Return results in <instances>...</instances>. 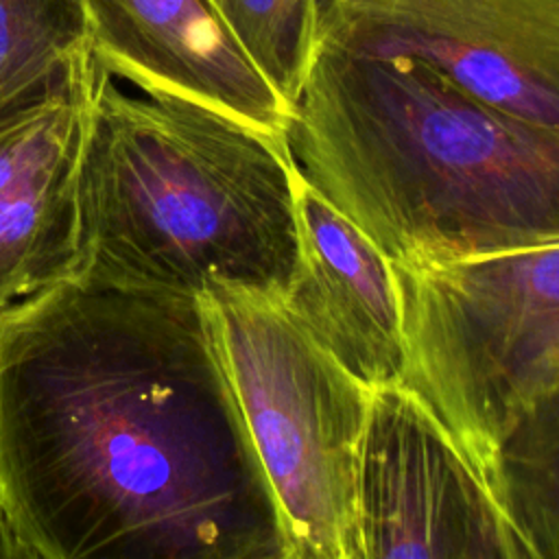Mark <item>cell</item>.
Returning a JSON list of instances; mask_svg holds the SVG:
<instances>
[{
	"label": "cell",
	"instance_id": "cell-7",
	"mask_svg": "<svg viewBox=\"0 0 559 559\" xmlns=\"http://www.w3.org/2000/svg\"><path fill=\"white\" fill-rule=\"evenodd\" d=\"M317 46L424 61L559 133V0H319Z\"/></svg>",
	"mask_w": 559,
	"mask_h": 559
},
{
	"label": "cell",
	"instance_id": "cell-11",
	"mask_svg": "<svg viewBox=\"0 0 559 559\" xmlns=\"http://www.w3.org/2000/svg\"><path fill=\"white\" fill-rule=\"evenodd\" d=\"M491 489L533 559H559V386L500 445Z\"/></svg>",
	"mask_w": 559,
	"mask_h": 559
},
{
	"label": "cell",
	"instance_id": "cell-2",
	"mask_svg": "<svg viewBox=\"0 0 559 559\" xmlns=\"http://www.w3.org/2000/svg\"><path fill=\"white\" fill-rule=\"evenodd\" d=\"M284 142L297 173L391 262L559 242V133L424 61L317 46Z\"/></svg>",
	"mask_w": 559,
	"mask_h": 559
},
{
	"label": "cell",
	"instance_id": "cell-3",
	"mask_svg": "<svg viewBox=\"0 0 559 559\" xmlns=\"http://www.w3.org/2000/svg\"><path fill=\"white\" fill-rule=\"evenodd\" d=\"M133 87L100 63L81 146L76 280L179 297L216 282L284 293L297 253L284 135Z\"/></svg>",
	"mask_w": 559,
	"mask_h": 559
},
{
	"label": "cell",
	"instance_id": "cell-13",
	"mask_svg": "<svg viewBox=\"0 0 559 559\" xmlns=\"http://www.w3.org/2000/svg\"><path fill=\"white\" fill-rule=\"evenodd\" d=\"M98 72L100 61L90 46L48 92L0 114V190L81 135Z\"/></svg>",
	"mask_w": 559,
	"mask_h": 559
},
{
	"label": "cell",
	"instance_id": "cell-5",
	"mask_svg": "<svg viewBox=\"0 0 559 559\" xmlns=\"http://www.w3.org/2000/svg\"><path fill=\"white\" fill-rule=\"evenodd\" d=\"M400 378L491 485L498 450L559 386V242L448 262H391Z\"/></svg>",
	"mask_w": 559,
	"mask_h": 559
},
{
	"label": "cell",
	"instance_id": "cell-6",
	"mask_svg": "<svg viewBox=\"0 0 559 559\" xmlns=\"http://www.w3.org/2000/svg\"><path fill=\"white\" fill-rule=\"evenodd\" d=\"M533 559L487 478L402 380L371 386L356 478V559Z\"/></svg>",
	"mask_w": 559,
	"mask_h": 559
},
{
	"label": "cell",
	"instance_id": "cell-10",
	"mask_svg": "<svg viewBox=\"0 0 559 559\" xmlns=\"http://www.w3.org/2000/svg\"><path fill=\"white\" fill-rule=\"evenodd\" d=\"M83 133L0 190V308L81 273Z\"/></svg>",
	"mask_w": 559,
	"mask_h": 559
},
{
	"label": "cell",
	"instance_id": "cell-12",
	"mask_svg": "<svg viewBox=\"0 0 559 559\" xmlns=\"http://www.w3.org/2000/svg\"><path fill=\"white\" fill-rule=\"evenodd\" d=\"M90 46L83 0H0V114L48 92Z\"/></svg>",
	"mask_w": 559,
	"mask_h": 559
},
{
	"label": "cell",
	"instance_id": "cell-8",
	"mask_svg": "<svg viewBox=\"0 0 559 559\" xmlns=\"http://www.w3.org/2000/svg\"><path fill=\"white\" fill-rule=\"evenodd\" d=\"M293 203L297 253L282 293L286 308L369 386L397 380L402 332L391 260L297 168Z\"/></svg>",
	"mask_w": 559,
	"mask_h": 559
},
{
	"label": "cell",
	"instance_id": "cell-1",
	"mask_svg": "<svg viewBox=\"0 0 559 559\" xmlns=\"http://www.w3.org/2000/svg\"><path fill=\"white\" fill-rule=\"evenodd\" d=\"M0 496L24 559H284L197 297L0 308Z\"/></svg>",
	"mask_w": 559,
	"mask_h": 559
},
{
	"label": "cell",
	"instance_id": "cell-15",
	"mask_svg": "<svg viewBox=\"0 0 559 559\" xmlns=\"http://www.w3.org/2000/svg\"><path fill=\"white\" fill-rule=\"evenodd\" d=\"M0 557H20L24 559V550L17 542V535L9 522V515L4 511V504H2V496H0Z\"/></svg>",
	"mask_w": 559,
	"mask_h": 559
},
{
	"label": "cell",
	"instance_id": "cell-4",
	"mask_svg": "<svg viewBox=\"0 0 559 559\" xmlns=\"http://www.w3.org/2000/svg\"><path fill=\"white\" fill-rule=\"evenodd\" d=\"M197 299L275 507L284 559H356L371 386L293 317L280 290L216 282Z\"/></svg>",
	"mask_w": 559,
	"mask_h": 559
},
{
	"label": "cell",
	"instance_id": "cell-9",
	"mask_svg": "<svg viewBox=\"0 0 559 559\" xmlns=\"http://www.w3.org/2000/svg\"><path fill=\"white\" fill-rule=\"evenodd\" d=\"M98 61L284 135L290 105L245 57L205 0H83Z\"/></svg>",
	"mask_w": 559,
	"mask_h": 559
},
{
	"label": "cell",
	"instance_id": "cell-14",
	"mask_svg": "<svg viewBox=\"0 0 559 559\" xmlns=\"http://www.w3.org/2000/svg\"><path fill=\"white\" fill-rule=\"evenodd\" d=\"M245 57L293 105L317 50L319 0H205Z\"/></svg>",
	"mask_w": 559,
	"mask_h": 559
}]
</instances>
